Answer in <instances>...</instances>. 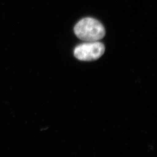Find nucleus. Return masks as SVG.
Wrapping results in <instances>:
<instances>
[{
    "mask_svg": "<svg viewBox=\"0 0 157 157\" xmlns=\"http://www.w3.org/2000/svg\"><path fill=\"white\" fill-rule=\"evenodd\" d=\"M74 32L78 39L84 41H98L105 34L102 23L92 17H85L79 21L74 28Z\"/></svg>",
    "mask_w": 157,
    "mask_h": 157,
    "instance_id": "nucleus-1",
    "label": "nucleus"
},
{
    "mask_svg": "<svg viewBox=\"0 0 157 157\" xmlns=\"http://www.w3.org/2000/svg\"><path fill=\"white\" fill-rule=\"evenodd\" d=\"M105 52V46L98 41H84L76 47L74 56L78 60L92 61L100 58Z\"/></svg>",
    "mask_w": 157,
    "mask_h": 157,
    "instance_id": "nucleus-2",
    "label": "nucleus"
}]
</instances>
